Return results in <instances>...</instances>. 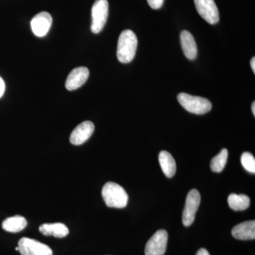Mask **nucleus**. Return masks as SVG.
I'll return each instance as SVG.
<instances>
[{"label": "nucleus", "mask_w": 255, "mask_h": 255, "mask_svg": "<svg viewBox=\"0 0 255 255\" xmlns=\"http://www.w3.org/2000/svg\"><path fill=\"white\" fill-rule=\"evenodd\" d=\"M137 47L136 35L131 30L122 31L119 38L117 58L121 63H128L135 58Z\"/></svg>", "instance_id": "obj_1"}, {"label": "nucleus", "mask_w": 255, "mask_h": 255, "mask_svg": "<svg viewBox=\"0 0 255 255\" xmlns=\"http://www.w3.org/2000/svg\"><path fill=\"white\" fill-rule=\"evenodd\" d=\"M102 197L107 206L124 209L127 206L128 196L122 186L114 182H107L102 191Z\"/></svg>", "instance_id": "obj_2"}, {"label": "nucleus", "mask_w": 255, "mask_h": 255, "mask_svg": "<svg viewBox=\"0 0 255 255\" xmlns=\"http://www.w3.org/2000/svg\"><path fill=\"white\" fill-rule=\"evenodd\" d=\"M177 100L184 110L198 115L208 113L212 108L211 102L207 99L189 95L184 92L178 95Z\"/></svg>", "instance_id": "obj_3"}, {"label": "nucleus", "mask_w": 255, "mask_h": 255, "mask_svg": "<svg viewBox=\"0 0 255 255\" xmlns=\"http://www.w3.org/2000/svg\"><path fill=\"white\" fill-rule=\"evenodd\" d=\"M109 16V2L107 0H96L92 7L91 30L94 33L102 31Z\"/></svg>", "instance_id": "obj_4"}, {"label": "nucleus", "mask_w": 255, "mask_h": 255, "mask_svg": "<svg viewBox=\"0 0 255 255\" xmlns=\"http://www.w3.org/2000/svg\"><path fill=\"white\" fill-rule=\"evenodd\" d=\"M200 202L201 195L199 191L192 189L188 193L185 207L182 215L183 224L186 227H189L194 223Z\"/></svg>", "instance_id": "obj_5"}, {"label": "nucleus", "mask_w": 255, "mask_h": 255, "mask_svg": "<svg viewBox=\"0 0 255 255\" xmlns=\"http://www.w3.org/2000/svg\"><path fill=\"white\" fill-rule=\"evenodd\" d=\"M18 248L21 255H53L49 247L31 238H21L18 241Z\"/></svg>", "instance_id": "obj_6"}, {"label": "nucleus", "mask_w": 255, "mask_h": 255, "mask_svg": "<svg viewBox=\"0 0 255 255\" xmlns=\"http://www.w3.org/2000/svg\"><path fill=\"white\" fill-rule=\"evenodd\" d=\"M168 234L164 230H159L151 237L145 248V255H164L167 249Z\"/></svg>", "instance_id": "obj_7"}, {"label": "nucleus", "mask_w": 255, "mask_h": 255, "mask_svg": "<svg viewBox=\"0 0 255 255\" xmlns=\"http://www.w3.org/2000/svg\"><path fill=\"white\" fill-rule=\"evenodd\" d=\"M195 7L199 15L210 24L219 21V11L214 0H194Z\"/></svg>", "instance_id": "obj_8"}, {"label": "nucleus", "mask_w": 255, "mask_h": 255, "mask_svg": "<svg viewBox=\"0 0 255 255\" xmlns=\"http://www.w3.org/2000/svg\"><path fill=\"white\" fill-rule=\"evenodd\" d=\"M53 18L47 11L38 13L31 21V26L33 33L38 37L46 36L51 27Z\"/></svg>", "instance_id": "obj_9"}, {"label": "nucleus", "mask_w": 255, "mask_h": 255, "mask_svg": "<svg viewBox=\"0 0 255 255\" xmlns=\"http://www.w3.org/2000/svg\"><path fill=\"white\" fill-rule=\"evenodd\" d=\"M95 131V125L90 121L82 122L74 129L70 137L73 145H80L87 141Z\"/></svg>", "instance_id": "obj_10"}, {"label": "nucleus", "mask_w": 255, "mask_h": 255, "mask_svg": "<svg viewBox=\"0 0 255 255\" xmlns=\"http://www.w3.org/2000/svg\"><path fill=\"white\" fill-rule=\"evenodd\" d=\"M90 71L86 67H79L74 69L69 74L65 87L69 91H73L82 87L88 80Z\"/></svg>", "instance_id": "obj_11"}, {"label": "nucleus", "mask_w": 255, "mask_h": 255, "mask_svg": "<svg viewBox=\"0 0 255 255\" xmlns=\"http://www.w3.org/2000/svg\"><path fill=\"white\" fill-rule=\"evenodd\" d=\"M233 237L241 241H251L255 238V221H249L240 223L232 230Z\"/></svg>", "instance_id": "obj_12"}, {"label": "nucleus", "mask_w": 255, "mask_h": 255, "mask_svg": "<svg viewBox=\"0 0 255 255\" xmlns=\"http://www.w3.org/2000/svg\"><path fill=\"white\" fill-rule=\"evenodd\" d=\"M183 53L188 59L194 60L197 56V46L192 34L188 31H183L180 35Z\"/></svg>", "instance_id": "obj_13"}, {"label": "nucleus", "mask_w": 255, "mask_h": 255, "mask_svg": "<svg viewBox=\"0 0 255 255\" xmlns=\"http://www.w3.org/2000/svg\"><path fill=\"white\" fill-rule=\"evenodd\" d=\"M39 231L46 236H53L55 238L66 237L69 233L68 228L63 223H50L43 224L39 227Z\"/></svg>", "instance_id": "obj_14"}, {"label": "nucleus", "mask_w": 255, "mask_h": 255, "mask_svg": "<svg viewBox=\"0 0 255 255\" xmlns=\"http://www.w3.org/2000/svg\"><path fill=\"white\" fill-rule=\"evenodd\" d=\"M159 162L162 172L167 177H173L177 170L174 157L167 151H162L159 155Z\"/></svg>", "instance_id": "obj_15"}, {"label": "nucleus", "mask_w": 255, "mask_h": 255, "mask_svg": "<svg viewBox=\"0 0 255 255\" xmlns=\"http://www.w3.org/2000/svg\"><path fill=\"white\" fill-rule=\"evenodd\" d=\"M27 226V221L21 216L8 218L2 223V228L9 233L21 232Z\"/></svg>", "instance_id": "obj_16"}, {"label": "nucleus", "mask_w": 255, "mask_h": 255, "mask_svg": "<svg viewBox=\"0 0 255 255\" xmlns=\"http://www.w3.org/2000/svg\"><path fill=\"white\" fill-rule=\"evenodd\" d=\"M228 205L234 211H244L250 206L251 199L245 194H231L228 198Z\"/></svg>", "instance_id": "obj_17"}, {"label": "nucleus", "mask_w": 255, "mask_h": 255, "mask_svg": "<svg viewBox=\"0 0 255 255\" xmlns=\"http://www.w3.org/2000/svg\"><path fill=\"white\" fill-rule=\"evenodd\" d=\"M228 151L227 149H223L219 155L211 159V169L214 172H221L227 163Z\"/></svg>", "instance_id": "obj_18"}, {"label": "nucleus", "mask_w": 255, "mask_h": 255, "mask_svg": "<svg viewBox=\"0 0 255 255\" xmlns=\"http://www.w3.org/2000/svg\"><path fill=\"white\" fill-rule=\"evenodd\" d=\"M241 163L248 172L255 173V159L251 152H246L242 155Z\"/></svg>", "instance_id": "obj_19"}, {"label": "nucleus", "mask_w": 255, "mask_h": 255, "mask_svg": "<svg viewBox=\"0 0 255 255\" xmlns=\"http://www.w3.org/2000/svg\"><path fill=\"white\" fill-rule=\"evenodd\" d=\"M149 6L152 9H159L163 5L164 0H147Z\"/></svg>", "instance_id": "obj_20"}, {"label": "nucleus", "mask_w": 255, "mask_h": 255, "mask_svg": "<svg viewBox=\"0 0 255 255\" xmlns=\"http://www.w3.org/2000/svg\"><path fill=\"white\" fill-rule=\"evenodd\" d=\"M5 91V84L4 80L0 77V98L4 95Z\"/></svg>", "instance_id": "obj_21"}, {"label": "nucleus", "mask_w": 255, "mask_h": 255, "mask_svg": "<svg viewBox=\"0 0 255 255\" xmlns=\"http://www.w3.org/2000/svg\"><path fill=\"white\" fill-rule=\"evenodd\" d=\"M196 255H210L209 252L206 251L204 248H201V249L199 250V251L197 252Z\"/></svg>", "instance_id": "obj_22"}, {"label": "nucleus", "mask_w": 255, "mask_h": 255, "mask_svg": "<svg viewBox=\"0 0 255 255\" xmlns=\"http://www.w3.org/2000/svg\"><path fill=\"white\" fill-rule=\"evenodd\" d=\"M251 65L252 70H253V72H254V73H255V57H253V58H252V60L251 61Z\"/></svg>", "instance_id": "obj_23"}, {"label": "nucleus", "mask_w": 255, "mask_h": 255, "mask_svg": "<svg viewBox=\"0 0 255 255\" xmlns=\"http://www.w3.org/2000/svg\"><path fill=\"white\" fill-rule=\"evenodd\" d=\"M252 112H253V115L255 117V102H253L252 105Z\"/></svg>", "instance_id": "obj_24"}]
</instances>
